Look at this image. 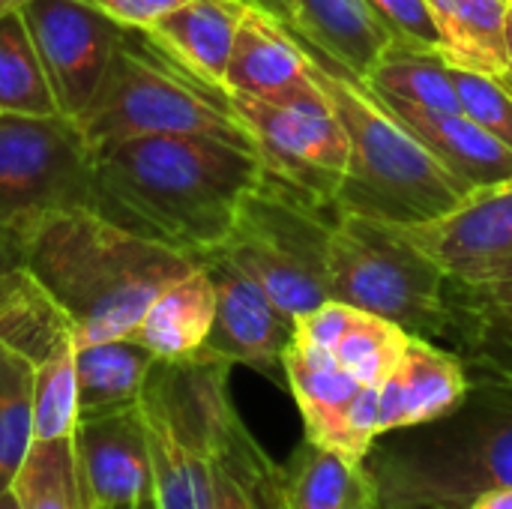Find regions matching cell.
<instances>
[{"mask_svg":"<svg viewBox=\"0 0 512 509\" xmlns=\"http://www.w3.org/2000/svg\"><path fill=\"white\" fill-rule=\"evenodd\" d=\"M255 150L210 135H150L93 153V210L201 258L219 249L261 183Z\"/></svg>","mask_w":512,"mask_h":509,"instance_id":"cell-1","label":"cell"},{"mask_svg":"<svg viewBox=\"0 0 512 509\" xmlns=\"http://www.w3.org/2000/svg\"><path fill=\"white\" fill-rule=\"evenodd\" d=\"M24 267L72 318L78 351L129 339L150 303L198 261L96 210H63L24 231Z\"/></svg>","mask_w":512,"mask_h":509,"instance_id":"cell-2","label":"cell"},{"mask_svg":"<svg viewBox=\"0 0 512 509\" xmlns=\"http://www.w3.org/2000/svg\"><path fill=\"white\" fill-rule=\"evenodd\" d=\"M363 465L378 509H468L512 489V384H471L453 414L381 435Z\"/></svg>","mask_w":512,"mask_h":509,"instance_id":"cell-3","label":"cell"},{"mask_svg":"<svg viewBox=\"0 0 512 509\" xmlns=\"http://www.w3.org/2000/svg\"><path fill=\"white\" fill-rule=\"evenodd\" d=\"M309 72L327 93L351 147L348 171L336 192L339 213L417 225L450 213L474 192L429 153L366 81L351 78L312 51Z\"/></svg>","mask_w":512,"mask_h":509,"instance_id":"cell-4","label":"cell"},{"mask_svg":"<svg viewBox=\"0 0 512 509\" xmlns=\"http://www.w3.org/2000/svg\"><path fill=\"white\" fill-rule=\"evenodd\" d=\"M75 123L93 153L150 135H210L255 150L231 93L186 69L138 27H123L114 57Z\"/></svg>","mask_w":512,"mask_h":509,"instance_id":"cell-5","label":"cell"},{"mask_svg":"<svg viewBox=\"0 0 512 509\" xmlns=\"http://www.w3.org/2000/svg\"><path fill=\"white\" fill-rule=\"evenodd\" d=\"M327 210L333 207L264 171L219 252L249 273L285 315L300 318L333 300L330 237L336 216L330 219Z\"/></svg>","mask_w":512,"mask_h":509,"instance_id":"cell-6","label":"cell"},{"mask_svg":"<svg viewBox=\"0 0 512 509\" xmlns=\"http://www.w3.org/2000/svg\"><path fill=\"white\" fill-rule=\"evenodd\" d=\"M330 291L333 300L381 315L411 336L444 342L447 273L405 225L339 213L330 237Z\"/></svg>","mask_w":512,"mask_h":509,"instance_id":"cell-7","label":"cell"},{"mask_svg":"<svg viewBox=\"0 0 512 509\" xmlns=\"http://www.w3.org/2000/svg\"><path fill=\"white\" fill-rule=\"evenodd\" d=\"M231 363L204 351L156 360L141 393L156 509H207L210 447L231 402Z\"/></svg>","mask_w":512,"mask_h":509,"instance_id":"cell-8","label":"cell"},{"mask_svg":"<svg viewBox=\"0 0 512 509\" xmlns=\"http://www.w3.org/2000/svg\"><path fill=\"white\" fill-rule=\"evenodd\" d=\"M63 210H93V150L75 120L0 114V228L24 231Z\"/></svg>","mask_w":512,"mask_h":509,"instance_id":"cell-9","label":"cell"},{"mask_svg":"<svg viewBox=\"0 0 512 509\" xmlns=\"http://www.w3.org/2000/svg\"><path fill=\"white\" fill-rule=\"evenodd\" d=\"M234 111L252 135L264 168L324 207L336 210V192L348 171V135L327 93L306 81L261 99L231 93Z\"/></svg>","mask_w":512,"mask_h":509,"instance_id":"cell-10","label":"cell"},{"mask_svg":"<svg viewBox=\"0 0 512 509\" xmlns=\"http://www.w3.org/2000/svg\"><path fill=\"white\" fill-rule=\"evenodd\" d=\"M21 15L60 114L78 120L114 57L123 27L87 0H30Z\"/></svg>","mask_w":512,"mask_h":509,"instance_id":"cell-11","label":"cell"},{"mask_svg":"<svg viewBox=\"0 0 512 509\" xmlns=\"http://www.w3.org/2000/svg\"><path fill=\"white\" fill-rule=\"evenodd\" d=\"M285 384L303 414L306 438L366 462L378 432V387L348 375L336 354L291 336L282 354Z\"/></svg>","mask_w":512,"mask_h":509,"instance_id":"cell-12","label":"cell"},{"mask_svg":"<svg viewBox=\"0 0 512 509\" xmlns=\"http://www.w3.org/2000/svg\"><path fill=\"white\" fill-rule=\"evenodd\" d=\"M453 282L483 285L512 273V180L480 186L450 213L405 225Z\"/></svg>","mask_w":512,"mask_h":509,"instance_id":"cell-13","label":"cell"},{"mask_svg":"<svg viewBox=\"0 0 512 509\" xmlns=\"http://www.w3.org/2000/svg\"><path fill=\"white\" fill-rule=\"evenodd\" d=\"M216 285V318L204 354L231 366H249L267 378L282 372V354L294 336V318L219 249L195 258Z\"/></svg>","mask_w":512,"mask_h":509,"instance_id":"cell-14","label":"cell"},{"mask_svg":"<svg viewBox=\"0 0 512 509\" xmlns=\"http://www.w3.org/2000/svg\"><path fill=\"white\" fill-rule=\"evenodd\" d=\"M81 509L135 507L153 492L150 447L141 408L78 420L72 432Z\"/></svg>","mask_w":512,"mask_h":509,"instance_id":"cell-15","label":"cell"},{"mask_svg":"<svg viewBox=\"0 0 512 509\" xmlns=\"http://www.w3.org/2000/svg\"><path fill=\"white\" fill-rule=\"evenodd\" d=\"M471 393L465 363L444 345L411 336L399 366L378 387V432H402L453 414Z\"/></svg>","mask_w":512,"mask_h":509,"instance_id":"cell-16","label":"cell"},{"mask_svg":"<svg viewBox=\"0 0 512 509\" xmlns=\"http://www.w3.org/2000/svg\"><path fill=\"white\" fill-rule=\"evenodd\" d=\"M207 509H291L285 468L267 456L234 402L225 405L213 432Z\"/></svg>","mask_w":512,"mask_h":509,"instance_id":"cell-17","label":"cell"},{"mask_svg":"<svg viewBox=\"0 0 512 509\" xmlns=\"http://www.w3.org/2000/svg\"><path fill=\"white\" fill-rule=\"evenodd\" d=\"M282 24H288L312 54L360 81L369 78L396 45V36L366 0H294L291 15Z\"/></svg>","mask_w":512,"mask_h":509,"instance_id":"cell-18","label":"cell"},{"mask_svg":"<svg viewBox=\"0 0 512 509\" xmlns=\"http://www.w3.org/2000/svg\"><path fill=\"white\" fill-rule=\"evenodd\" d=\"M375 96L429 147V153L447 171H453L471 189L512 180L510 147L477 120H471L465 111H438L381 93Z\"/></svg>","mask_w":512,"mask_h":509,"instance_id":"cell-19","label":"cell"},{"mask_svg":"<svg viewBox=\"0 0 512 509\" xmlns=\"http://www.w3.org/2000/svg\"><path fill=\"white\" fill-rule=\"evenodd\" d=\"M309 78L306 45L270 12L249 6L225 69L228 93H249L270 99Z\"/></svg>","mask_w":512,"mask_h":509,"instance_id":"cell-20","label":"cell"},{"mask_svg":"<svg viewBox=\"0 0 512 509\" xmlns=\"http://www.w3.org/2000/svg\"><path fill=\"white\" fill-rule=\"evenodd\" d=\"M0 345L33 369L75 351L72 318L24 264L0 270Z\"/></svg>","mask_w":512,"mask_h":509,"instance_id":"cell-21","label":"cell"},{"mask_svg":"<svg viewBox=\"0 0 512 509\" xmlns=\"http://www.w3.org/2000/svg\"><path fill=\"white\" fill-rule=\"evenodd\" d=\"M246 9V0H189L156 21L147 33L186 69L225 87V69Z\"/></svg>","mask_w":512,"mask_h":509,"instance_id":"cell-22","label":"cell"},{"mask_svg":"<svg viewBox=\"0 0 512 509\" xmlns=\"http://www.w3.org/2000/svg\"><path fill=\"white\" fill-rule=\"evenodd\" d=\"M216 318V285L198 264L189 276L168 285L129 336L156 360H183L204 348Z\"/></svg>","mask_w":512,"mask_h":509,"instance_id":"cell-23","label":"cell"},{"mask_svg":"<svg viewBox=\"0 0 512 509\" xmlns=\"http://www.w3.org/2000/svg\"><path fill=\"white\" fill-rule=\"evenodd\" d=\"M426 6L441 33V54L450 66L492 78L510 69V0H426Z\"/></svg>","mask_w":512,"mask_h":509,"instance_id":"cell-24","label":"cell"},{"mask_svg":"<svg viewBox=\"0 0 512 509\" xmlns=\"http://www.w3.org/2000/svg\"><path fill=\"white\" fill-rule=\"evenodd\" d=\"M153 366L156 357L135 339H111L78 348V420H96L135 408Z\"/></svg>","mask_w":512,"mask_h":509,"instance_id":"cell-25","label":"cell"},{"mask_svg":"<svg viewBox=\"0 0 512 509\" xmlns=\"http://www.w3.org/2000/svg\"><path fill=\"white\" fill-rule=\"evenodd\" d=\"M285 489L291 509H375V483L363 462H354L309 438L288 456Z\"/></svg>","mask_w":512,"mask_h":509,"instance_id":"cell-26","label":"cell"},{"mask_svg":"<svg viewBox=\"0 0 512 509\" xmlns=\"http://www.w3.org/2000/svg\"><path fill=\"white\" fill-rule=\"evenodd\" d=\"M0 114H60L21 9L0 15Z\"/></svg>","mask_w":512,"mask_h":509,"instance_id":"cell-27","label":"cell"},{"mask_svg":"<svg viewBox=\"0 0 512 509\" xmlns=\"http://www.w3.org/2000/svg\"><path fill=\"white\" fill-rule=\"evenodd\" d=\"M363 81L381 96L405 99V102L438 108V111H462L459 93L450 75V63L432 51L393 45Z\"/></svg>","mask_w":512,"mask_h":509,"instance_id":"cell-28","label":"cell"},{"mask_svg":"<svg viewBox=\"0 0 512 509\" xmlns=\"http://www.w3.org/2000/svg\"><path fill=\"white\" fill-rule=\"evenodd\" d=\"M33 363L0 345V495L33 447Z\"/></svg>","mask_w":512,"mask_h":509,"instance_id":"cell-29","label":"cell"},{"mask_svg":"<svg viewBox=\"0 0 512 509\" xmlns=\"http://www.w3.org/2000/svg\"><path fill=\"white\" fill-rule=\"evenodd\" d=\"M9 489L21 509H81L72 438L33 441Z\"/></svg>","mask_w":512,"mask_h":509,"instance_id":"cell-30","label":"cell"},{"mask_svg":"<svg viewBox=\"0 0 512 509\" xmlns=\"http://www.w3.org/2000/svg\"><path fill=\"white\" fill-rule=\"evenodd\" d=\"M408 342H411V333L402 330L399 324L357 309L354 324L339 339L333 354H336L339 366L348 375H354L360 384L381 387L387 381V375L399 366Z\"/></svg>","mask_w":512,"mask_h":509,"instance_id":"cell-31","label":"cell"},{"mask_svg":"<svg viewBox=\"0 0 512 509\" xmlns=\"http://www.w3.org/2000/svg\"><path fill=\"white\" fill-rule=\"evenodd\" d=\"M78 426L75 351L36 366L33 372V441L72 438Z\"/></svg>","mask_w":512,"mask_h":509,"instance_id":"cell-32","label":"cell"},{"mask_svg":"<svg viewBox=\"0 0 512 509\" xmlns=\"http://www.w3.org/2000/svg\"><path fill=\"white\" fill-rule=\"evenodd\" d=\"M456 93H459V105L462 111L477 120L483 129H489L498 141H504L512 150V96L510 90L483 72L474 69H459L450 66Z\"/></svg>","mask_w":512,"mask_h":509,"instance_id":"cell-33","label":"cell"},{"mask_svg":"<svg viewBox=\"0 0 512 509\" xmlns=\"http://www.w3.org/2000/svg\"><path fill=\"white\" fill-rule=\"evenodd\" d=\"M366 3L396 36V45L441 54V33L432 21L426 0H366Z\"/></svg>","mask_w":512,"mask_h":509,"instance_id":"cell-34","label":"cell"},{"mask_svg":"<svg viewBox=\"0 0 512 509\" xmlns=\"http://www.w3.org/2000/svg\"><path fill=\"white\" fill-rule=\"evenodd\" d=\"M354 315H357L354 306H348L342 300H327L318 309L294 318V336L309 345L333 351L339 345V339L348 333V327L354 324Z\"/></svg>","mask_w":512,"mask_h":509,"instance_id":"cell-35","label":"cell"},{"mask_svg":"<svg viewBox=\"0 0 512 509\" xmlns=\"http://www.w3.org/2000/svg\"><path fill=\"white\" fill-rule=\"evenodd\" d=\"M87 3H93L96 9H102L120 27L150 30L156 21H162L168 12L180 9L189 0H87Z\"/></svg>","mask_w":512,"mask_h":509,"instance_id":"cell-36","label":"cell"},{"mask_svg":"<svg viewBox=\"0 0 512 509\" xmlns=\"http://www.w3.org/2000/svg\"><path fill=\"white\" fill-rule=\"evenodd\" d=\"M12 264H24V240L21 234L0 228V270Z\"/></svg>","mask_w":512,"mask_h":509,"instance_id":"cell-37","label":"cell"},{"mask_svg":"<svg viewBox=\"0 0 512 509\" xmlns=\"http://www.w3.org/2000/svg\"><path fill=\"white\" fill-rule=\"evenodd\" d=\"M468 509H512V489H492V492H483Z\"/></svg>","mask_w":512,"mask_h":509,"instance_id":"cell-38","label":"cell"},{"mask_svg":"<svg viewBox=\"0 0 512 509\" xmlns=\"http://www.w3.org/2000/svg\"><path fill=\"white\" fill-rule=\"evenodd\" d=\"M249 6H258V9H264V12H270L273 18H279V21H288V15H291V6H294V0H246Z\"/></svg>","mask_w":512,"mask_h":509,"instance_id":"cell-39","label":"cell"},{"mask_svg":"<svg viewBox=\"0 0 512 509\" xmlns=\"http://www.w3.org/2000/svg\"><path fill=\"white\" fill-rule=\"evenodd\" d=\"M0 509H21L18 507V501H15V492H12V489L0 495Z\"/></svg>","mask_w":512,"mask_h":509,"instance_id":"cell-40","label":"cell"},{"mask_svg":"<svg viewBox=\"0 0 512 509\" xmlns=\"http://www.w3.org/2000/svg\"><path fill=\"white\" fill-rule=\"evenodd\" d=\"M24 3H30V0H0V15L3 12H12V9H21Z\"/></svg>","mask_w":512,"mask_h":509,"instance_id":"cell-41","label":"cell"},{"mask_svg":"<svg viewBox=\"0 0 512 509\" xmlns=\"http://www.w3.org/2000/svg\"><path fill=\"white\" fill-rule=\"evenodd\" d=\"M507 51H510V69H507V75H512V0H510V21H507Z\"/></svg>","mask_w":512,"mask_h":509,"instance_id":"cell-42","label":"cell"},{"mask_svg":"<svg viewBox=\"0 0 512 509\" xmlns=\"http://www.w3.org/2000/svg\"><path fill=\"white\" fill-rule=\"evenodd\" d=\"M132 509H156V501H153V492H150V495H144V498H141V501H138V504H135V507Z\"/></svg>","mask_w":512,"mask_h":509,"instance_id":"cell-43","label":"cell"},{"mask_svg":"<svg viewBox=\"0 0 512 509\" xmlns=\"http://www.w3.org/2000/svg\"><path fill=\"white\" fill-rule=\"evenodd\" d=\"M498 81H501V84L510 90V96H512V75H507V72H504V75H498Z\"/></svg>","mask_w":512,"mask_h":509,"instance_id":"cell-44","label":"cell"},{"mask_svg":"<svg viewBox=\"0 0 512 509\" xmlns=\"http://www.w3.org/2000/svg\"><path fill=\"white\" fill-rule=\"evenodd\" d=\"M114 509H132V507H114Z\"/></svg>","mask_w":512,"mask_h":509,"instance_id":"cell-45","label":"cell"},{"mask_svg":"<svg viewBox=\"0 0 512 509\" xmlns=\"http://www.w3.org/2000/svg\"><path fill=\"white\" fill-rule=\"evenodd\" d=\"M510 276H512V273H510ZM504 279H507V276H504Z\"/></svg>","mask_w":512,"mask_h":509,"instance_id":"cell-46","label":"cell"},{"mask_svg":"<svg viewBox=\"0 0 512 509\" xmlns=\"http://www.w3.org/2000/svg\"><path fill=\"white\" fill-rule=\"evenodd\" d=\"M375 509H378V507H375Z\"/></svg>","mask_w":512,"mask_h":509,"instance_id":"cell-47","label":"cell"}]
</instances>
